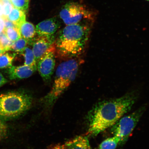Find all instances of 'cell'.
Masks as SVG:
<instances>
[{"mask_svg":"<svg viewBox=\"0 0 149 149\" xmlns=\"http://www.w3.org/2000/svg\"><path fill=\"white\" fill-rule=\"evenodd\" d=\"M137 97L135 92L127 93L118 98L98 102L89 111L87 134L95 136L111 127L129 111Z\"/></svg>","mask_w":149,"mask_h":149,"instance_id":"obj_1","label":"cell"},{"mask_svg":"<svg viewBox=\"0 0 149 149\" xmlns=\"http://www.w3.org/2000/svg\"><path fill=\"white\" fill-rule=\"evenodd\" d=\"M88 22H91L66 25L59 31L54 42L58 56L61 59H71L83 53L91 31V23Z\"/></svg>","mask_w":149,"mask_h":149,"instance_id":"obj_2","label":"cell"},{"mask_svg":"<svg viewBox=\"0 0 149 149\" xmlns=\"http://www.w3.org/2000/svg\"><path fill=\"white\" fill-rule=\"evenodd\" d=\"M79 63L77 60L71 59L59 65L51 91L44 98L46 103L52 105L75 79L79 70Z\"/></svg>","mask_w":149,"mask_h":149,"instance_id":"obj_3","label":"cell"},{"mask_svg":"<svg viewBox=\"0 0 149 149\" xmlns=\"http://www.w3.org/2000/svg\"><path fill=\"white\" fill-rule=\"evenodd\" d=\"M32 102L30 96L22 92L0 95V117L7 119L19 116L29 109Z\"/></svg>","mask_w":149,"mask_h":149,"instance_id":"obj_4","label":"cell"},{"mask_svg":"<svg viewBox=\"0 0 149 149\" xmlns=\"http://www.w3.org/2000/svg\"><path fill=\"white\" fill-rule=\"evenodd\" d=\"M59 17L66 25L83 22H93L96 13L85 5L75 2H70L61 7Z\"/></svg>","mask_w":149,"mask_h":149,"instance_id":"obj_5","label":"cell"},{"mask_svg":"<svg viewBox=\"0 0 149 149\" xmlns=\"http://www.w3.org/2000/svg\"><path fill=\"white\" fill-rule=\"evenodd\" d=\"M146 109L145 106H142L130 114L121 117L111 127V133L120 139L119 145H124L127 141Z\"/></svg>","mask_w":149,"mask_h":149,"instance_id":"obj_6","label":"cell"},{"mask_svg":"<svg viewBox=\"0 0 149 149\" xmlns=\"http://www.w3.org/2000/svg\"><path fill=\"white\" fill-rule=\"evenodd\" d=\"M56 51L54 43L42 56L37 63V69L46 82L51 81L55 64Z\"/></svg>","mask_w":149,"mask_h":149,"instance_id":"obj_7","label":"cell"},{"mask_svg":"<svg viewBox=\"0 0 149 149\" xmlns=\"http://www.w3.org/2000/svg\"><path fill=\"white\" fill-rule=\"evenodd\" d=\"M56 36V34L49 36H38L30 43L33 46L32 51L37 63L54 43Z\"/></svg>","mask_w":149,"mask_h":149,"instance_id":"obj_8","label":"cell"},{"mask_svg":"<svg viewBox=\"0 0 149 149\" xmlns=\"http://www.w3.org/2000/svg\"><path fill=\"white\" fill-rule=\"evenodd\" d=\"M61 26L60 20L57 17H53L41 22L35 29L38 36H49L56 34Z\"/></svg>","mask_w":149,"mask_h":149,"instance_id":"obj_9","label":"cell"},{"mask_svg":"<svg viewBox=\"0 0 149 149\" xmlns=\"http://www.w3.org/2000/svg\"><path fill=\"white\" fill-rule=\"evenodd\" d=\"M36 70L34 68L24 65L10 67L8 70V74L10 80L26 79L30 77Z\"/></svg>","mask_w":149,"mask_h":149,"instance_id":"obj_10","label":"cell"},{"mask_svg":"<svg viewBox=\"0 0 149 149\" xmlns=\"http://www.w3.org/2000/svg\"><path fill=\"white\" fill-rule=\"evenodd\" d=\"M68 149H91L88 139L85 136H79L65 144Z\"/></svg>","mask_w":149,"mask_h":149,"instance_id":"obj_11","label":"cell"},{"mask_svg":"<svg viewBox=\"0 0 149 149\" xmlns=\"http://www.w3.org/2000/svg\"><path fill=\"white\" fill-rule=\"evenodd\" d=\"M19 31L22 38L27 40L29 44L35 38L36 33L34 25L26 22L20 27Z\"/></svg>","mask_w":149,"mask_h":149,"instance_id":"obj_12","label":"cell"},{"mask_svg":"<svg viewBox=\"0 0 149 149\" xmlns=\"http://www.w3.org/2000/svg\"><path fill=\"white\" fill-rule=\"evenodd\" d=\"M7 18L13 23L19 29L21 26L26 22L25 12L15 7L13 8Z\"/></svg>","mask_w":149,"mask_h":149,"instance_id":"obj_13","label":"cell"},{"mask_svg":"<svg viewBox=\"0 0 149 149\" xmlns=\"http://www.w3.org/2000/svg\"><path fill=\"white\" fill-rule=\"evenodd\" d=\"M21 53L25 58L24 65L37 70V63L35 60L32 50L26 47Z\"/></svg>","mask_w":149,"mask_h":149,"instance_id":"obj_14","label":"cell"},{"mask_svg":"<svg viewBox=\"0 0 149 149\" xmlns=\"http://www.w3.org/2000/svg\"><path fill=\"white\" fill-rule=\"evenodd\" d=\"M15 54H11L6 52L0 55V69L10 68L12 66V62Z\"/></svg>","mask_w":149,"mask_h":149,"instance_id":"obj_15","label":"cell"},{"mask_svg":"<svg viewBox=\"0 0 149 149\" xmlns=\"http://www.w3.org/2000/svg\"><path fill=\"white\" fill-rule=\"evenodd\" d=\"M120 139L118 137L113 136L102 141L100 144L98 149H116L120 145Z\"/></svg>","mask_w":149,"mask_h":149,"instance_id":"obj_16","label":"cell"},{"mask_svg":"<svg viewBox=\"0 0 149 149\" xmlns=\"http://www.w3.org/2000/svg\"><path fill=\"white\" fill-rule=\"evenodd\" d=\"M28 44H29V41L26 39L21 37L13 43L10 50L15 52L21 53L26 47Z\"/></svg>","mask_w":149,"mask_h":149,"instance_id":"obj_17","label":"cell"},{"mask_svg":"<svg viewBox=\"0 0 149 149\" xmlns=\"http://www.w3.org/2000/svg\"><path fill=\"white\" fill-rule=\"evenodd\" d=\"M13 43L7 37L4 31L0 33V46L3 53L10 50Z\"/></svg>","mask_w":149,"mask_h":149,"instance_id":"obj_18","label":"cell"},{"mask_svg":"<svg viewBox=\"0 0 149 149\" xmlns=\"http://www.w3.org/2000/svg\"><path fill=\"white\" fill-rule=\"evenodd\" d=\"M3 31L9 40L13 42L21 38L19 29L17 28H9L4 29Z\"/></svg>","mask_w":149,"mask_h":149,"instance_id":"obj_19","label":"cell"},{"mask_svg":"<svg viewBox=\"0 0 149 149\" xmlns=\"http://www.w3.org/2000/svg\"><path fill=\"white\" fill-rule=\"evenodd\" d=\"M13 6L15 8L27 12L29 8V0H10Z\"/></svg>","mask_w":149,"mask_h":149,"instance_id":"obj_20","label":"cell"},{"mask_svg":"<svg viewBox=\"0 0 149 149\" xmlns=\"http://www.w3.org/2000/svg\"><path fill=\"white\" fill-rule=\"evenodd\" d=\"M3 3V19L7 18L14 7L10 0H2Z\"/></svg>","mask_w":149,"mask_h":149,"instance_id":"obj_21","label":"cell"},{"mask_svg":"<svg viewBox=\"0 0 149 149\" xmlns=\"http://www.w3.org/2000/svg\"><path fill=\"white\" fill-rule=\"evenodd\" d=\"M3 19L4 21V29L9 28H17L16 25L8 18H6Z\"/></svg>","mask_w":149,"mask_h":149,"instance_id":"obj_22","label":"cell"},{"mask_svg":"<svg viewBox=\"0 0 149 149\" xmlns=\"http://www.w3.org/2000/svg\"><path fill=\"white\" fill-rule=\"evenodd\" d=\"M6 132V127L1 121H0V140L1 138L5 135Z\"/></svg>","mask_w":149,"mask_h":149,"instance_id":"obj_23","label":"cell"},{"mask_svg":"<svg viewBox=\"0 0 149 149\" xmlns=\"http://www.w3.org/2000/svg\"><path fill=\"white\" fill-rule=\"evenodd\" d=\"M8 81L3 77V74L0 72V87L6 84Z\"/></svg>","mask_w":149,"mask_h":149,"instance_id":"obj_24","label":"cell"},{"mask_svg":"<svg viewBox=\"0 0 149 149\" xmlns=\"http://www.w3.org/2000/svg\"><path fill=\"white\" fill-rule=\"evenodd\" d=\"M4 29V21L2 18L0 17V33L3 32Z\"/></svg>","mask_w":149,"mask_h":149,"instance_id":"obj_25","label":"cell"},{"mask_svg":"<svg viewBox=\"0 0 149 149\" xmlns=\"http://www.w3.org/2000/svg\"><path fill=\"white\" fill-rule=\"evenodd\" d=\"M0 17L3 18V3L2 0H0Z\"/></svg>","mask_w":149,"mask_h":149,"instance_id":"obj_26","label":"cell"},{"mask_svg":"<svg viewBox=\"0 0 149 149\" xmlns=\"http://www.w3.org/2000/svg\"><path fill=\"white\" fill-rule=\"evenodd\" d=\"M54 149H63V148L61 145L55 146Z\"/></svg>","mask_w":149,"mask_h":149,"instance_id":"obj_27","label":"cell"},{"mask_svg":"<svg viewBox=\"0 0 149 149\" xmlns=\"http://www.w3.org/2000/svg\"><path fill=\"white\" fill-rule=\"evenodd\" d=\"M0 52H1V53H3V51H2V49H1V46H0Z\"/></svg>","mask_w":149,"mask_h":149,"instance_id":"obj_28","label":"cell"},{"mask_svg":"<svg viewBox=\"0 0 149 149\" xmlns=\"http://www.w3.org/2000/svg\"><path fill=\"white\" fill-rule=\"evenodd\" d=\"M2 54L1 53V52H0V55H1V54Z\"/></svg>","mask_w":149,"mask_h":149,"instance_id":"obj_29","label":"cell"},{"mask_svg":"<svg viewBox=\"0 0 149 149\" xmlns=\"http://www.w3.org/2000/svg\"><path fill=\"white\" fill-rule=\"evenodd\" d=\"M146 1H149V0H146Z\"/></svg>","mask_w":149,"mask_h":149,"instance_id":"obj_30","label":"cell"}]
</instances>
